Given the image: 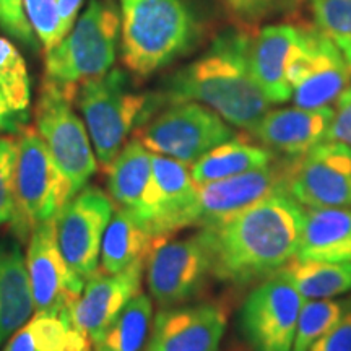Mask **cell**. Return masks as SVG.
I'll use <instances>...</instances> for the list:
<instances>
[{
  "label": "cell",
  "instance_id": "cell-1",
  "mask_svg": "<svg viewBox=\"0 0 351 351\" xmlns=\"http://www.w3.org/2000/svg\"><path fill=\"white\" fill-rule=\"evenodd\" d=\"M306 208L287 191L275 192L243 212L202 226L213 261V278L249 287L269 278L296 257Z\"/></svg>",
  "mask_w": 351,
  "mask_h": 351
},
{
  "label": "cell",
  "instance_id": "cell-2",
  "mask_svg": "<svg viewBox=\"0 0 351 351\" xmlns=\"http://www.w3.org/2000/svg\"><path fill=\"white\" fill-rule=\"evenodd\" d=\"M252 39L243 28L218 33L200 56L166 78L156 93L163 108L194 101L213 109L234 129L251 132L270 109L251 73Z\"/></svg>",
  "mask_w": 351,
  "mask_h": 351
},
{
  "label": "cell",
  "instance_id": "cell-3",
  "mask_svg": "<svg viewBox=\"0 0 351 351\" xmlns=\"http://www.w3.org/2000/svg\"><path fill=\"white\" fill-rule=\"evenodd\" d=\"M122 62L138 78L191 52L202 29L187 0H119Z\"/></svg>",
  "mask_w": 351,
  "mask_h": 351
},
{
  "label": "cell",
  "instance_id": "cell-4",
  "mask_svg": "<svg viewBox=\"0 0 351 351\" xmlns=\"http://www.w3.org/2000/svg\"><path fill=\"white\" fill-rule=\"evenodd\" d=\"M75 103L93 143L96 160L104 171L150 117L163 109L156 93L135 91L124 70L111 69L108 73L78 86Z\"/></svg>",
  "mask_w": 351,
  "mask_h": 351
},
{
  "label": "cell",
  "instance_id": "cell-5",
  "mask_svg": "<svg viewBox=\"0 0 351 351\" xmlns=\"http://www.w3.org/2000/svg\"><path fill=\"white\" fill-rule=\"evenodd\" d=\"M119 41V7L112 0H90L62 41L46 52L44 78L78 90L114 67Z\"/></svg>",
  "mask_w": 351,
  "mask_h": 351
},
{
  "label": "cell",
  "instance_id": "cell-6",
  "mask_svg": "<svg viewBox=\"0 0 351 351\" xmlns=\"http://www.w3.org/2000/svg\"><path fill=\"white\" fill-rule=\"evenodd\" d=\"M15 166V212L12 225L20 239L28 241L34 228L56 218L75 195L69 179L52 160L36 129L20 130Z\"/></svg>",
  "mask_w": 351,
  "mask_h": 351
},
{
  "label": "cell",
  "instance_id": "cell-7",
  "mask_svg": "<svg viewBox=\"0 0 351 351\" xmlns=\"http://www.w3.org/2000/svg\"><path fill=\"white\" fill-rule=\"evenodd\" d=\"M75 88L43 78L36 104V130L52 160L69 179L73 192H80L98 169L93 143L85 122L77 116Z\"/></svg>",
  "mask_w": 351,
  "mask_h": 351
},
{
  "label": "cell",
  "instance_id": "cell-8",
  "mask_svg": "<svg viewBox=\"0 0 351 351\" xmlns=\"http://www.w3.org/2000/svg\"><path fill=\"white\" fill-rule=\"evenodd\" d=\"M135 134V138L152 153L189 166L238 135L219 114L194 101L168 104L140 125Z\"/></svg>",
  "mask_w": 351,
  "mask_h": 351
},
{
  "label": "cell",
  "instance_id": "cell-9",
  "mask_svg": "<svg viewBox=\"0 0 351 351\" xmlns=\"http://www.w3.org/2000/svg\"><path fill=\"white\" fill-rule=\"evenodd\" d=\"M302 298L283 270L257 283L239 311V332L251 351H293Z\"/></svg>",
  "mask_w": 351,
  "mask_h": 351
},
{
  "label": "cell",
  "instance_id": "cell-10",
  "mask_svg": "<svg viewBox=\"0 0 351 351\" xmlns=\"http://www.w3.org/2000/svg\"><path fill=\"white\" fill-rule=\"evenodd\" d=\"M147 283L160 307L186 304L204 291L213 276V261L200 232L186 239H165L147 258Z\"/></svg>",
  "mask_w": 351,
  "mask_h": 351
},
{
  "label": "cell",
  "instance_id": "cell-11",
  "mask_svg": "<svg viewBox=\"0 0 351 351\" xmlns=\"http://www.w3.org/2000/svg\"><path fill=\"white\" fill-rule=\"evenodd\" d=\"M26 270L34 313L59 317L69 324L85 282L73 274L60 252L56 218L33 230L26 251Z\"/></svg>",
  "mask_w": 351,
  "mask_h": 351
},
{
  "label": "cell",
  "instance_id": "cell-12",
  "mask_svg": "<svg viewBox=\"0 0 351 351\" xmlns=\"http://www.w3.org/2000/svg\"><path fill=\"white\" fill-rule=\"evenodd\" d=\"M114 213V202L99 187L85 186L56 217L57 243L73 274L86 282L98 271L104 231Z\"/></svg>",
  "mask_w": 351,
  "mask_h": 351
},
{
  "label": "cell",
  "instance_id": "cell-13",
  "mask_svg": "<svg viewBox=\"0 0 351 351\" xmlns=\"http://www.w3.org/2000/svg\"><path fill=\"white\" fill-rule=\"evenodd\" d=\"M288 161L287 192L304 208L351 207V147L322 142Z\"/></svg>",
  "mask_w": 351,
  "mask_h": 351
},
{
  "label": "cell",
  "instance_id": "cell-14",
  "mask_svg": "<svg viewBox=\"0 0 351 351\" xmlns=\"http://www.w3.org/2000/svg\"><path fill=\"white\" fill-rule=\"evenodd\" d=\"M295 106H330L351 85V67L317 26H302V47L288 72Z\"/></svg>",
  "mask_w": 351,
  "mask_h": 351
},
{
  "label": "cell",
  "instance_id": "cell-15",
  "mask_svg": "<svg viewBox=\"0 0 351 351\" xmlns=\"http://www.w3.org/2000/svg\"><path fill=\"white\" fill-rule=\"evenodd\" d=\"M228 317V309L218 302L161 307L145 351H219Z\"/></svg>",
  "mask_w": 351,
  "mask_h": 351
},
{
  "label": "cell",
  "instance_id": "cell-16",
  "mask_svg": "<svg viewBox=\"0 0 351 351\" xmlns=\"http://www.w3.org/2000/svg\"><path fill=\"white\" fill-rule=\"evenodd\" d=\"M147 261L132 263L119 274L95 271L72 307L69 324L88 341H96L142 287Z\"/></svg>",
  "mask_w": 351,
  "mask_h": 351
},
{
  "label": "cell",
  "instance_id": "cell-17",
  "mask_svg": "<svg viewBox=\"0 0 351 351\" xmlns=\"http://www.w3.org/2000/svg\"><path fill=\"white\" fill-rule=\"evenodd\" d=\"M287 174L288 161L282 158L265 168L204 184L197 226L215 225L275 192L287 191Z\"/></svg>",
  "mask_w": 351,
  "mask_h": 351
},
{
  "label": "cell",
  "instance_id": "cell-18",
  "mask_svg": "<svg viewBox=\"0 0 351 351\" xmlns=\"http://www.w3.org/2000/svg\"><path fill=\"white\" fill-rule=\"evenodd\" d=\"M152 168L156 189L153 234L168 239L184 228L197 226L200 212V186L192 179L189 165L152 153Z\"/></svg>",
  "mask_w": 351,
  "mask_h": 351
},
{
  "label": "cell",
  "instance_id": "cell-19",
  "mask_svg": "<svg viewBox=\"0 0 351 351\" xmlns=\"http://www.w3.org/2000/svg\"><path fill=\"white\" fill-rule=\"evenodd\" d=\"M332 119L333 109L330 106L269 109L249 134L276 156L296 160L313 150L315 145L327 142Z\"/></svg>",
  "mask_w": 351,
  "mask_h": 351
},
{
  "label": "cell",
  "instance_id": "cell-20",
  "mask_svg": "<svg viewBox=\"0 0 351 351\" xmlns=\"http://www.w3.org/2000/svg\"><path fill=\"white\" fill-rule=\"evenodd\" d=\"M301 47L302 26L291 23L269 25L254 36L249 65L254 80L270 104H283L291 99L288 72Z\"/></svg>",
  "mask_w": 351,
  "mask_h": 351
},
{
  "label": "cell",
  "instance_id": "cell-21",
  "mask_svg": "<svg viewBox=\"0 0 351 351\" xmlns=\"http://www.w3.org/2000/svg\"><path fill=\"white\" fill-rule=\"evenodd\" d=\"M111 200L152 231L156 215V189L152 152L138 138L130 140L106 171ZM158 238V236H156Z\"/></svg>",
  "mask_w": 351,
  "mask_h": 351
},
{
  "label": "cell",
  "instance_id": "cell-22",
  "mask_svg": "<svg viewBox=\"0 0 351 351\" xmlns=\"http://www.w3.org/2000/svg\"><path fill=\"white\" fill-rule=\"evenodd\" d=\"M295 258L351 263V207L306 208Z\"/></svg>",
  "mask_w": 351,
  "mask_h": 351
},
{
  "label": "cell",
  "instance_id": "cell-23",
  "mask_svg": "<svg viewBox=\"0 0 351 351\" xmlns=\"http://www.w3.org/2000/svg\"><path fill=\"white\" fill-rule=\"evenodd\" d=\"M33 313L28 270L20 244L0 239V345L19 332Z\"/></svg>",
  "mask_w": 351,
  "mask_h": 351
},
{
  "label": "cell",
  "instance_id": "cell-24",
  "mask_svg": "<svg viewBox=\"0 0 351 351\" xmlns=\"http://www.w3.org/2000/svg\"><path fill=\"white\" fill-rule=\"evenodd\" d=\"M163 241L124 210L116 207L101 244V271L119 274L132 263L147 261L153 249Z\"/></svg>",
  "mask_w": 351,
  "mask_h": 351
},
{
  "label": "cell",
  "instance_id": "cell-25",
  "mask_svg": "<svg viewBox=\"0 0 351 351\" xmlns=\"http://www.w3.org/2000/svg\"><path fill=\"white\" fill-rule=\"evenodd\" d=\"M276 161V155L261 143H252L243 137H232L213 150L205 153L200 160L189 166L192 179L204 184L231 178L247 171L265 168Z\"/></svg>",
  "mask_w": 351,
  "mask_h": 351
},
{
  "label": "cell",
  "instance_id": "cell-26",
  "mask_svg": "<svg viewBox=\"0 0 351 351\" xmlns=\"http://www.w3.org/2000/svg\"><path fill=\"white\" fill-rule=\"evenodd\" d=\"M282 270L304 300H333L351 291V263L293 258Z\"/></svg>",
  "mask_w": 351,
  "mask_h": 351
},
{
  "label": "cell",
  "instance_id": "cell-27",
  "mask_svg": "<svg viewBox=\"0 0 351 351\" xmlns=\"http://www.w3.org/2000/svg\"><path fill=\"white\" fill-rule=\"evenodd\" d=\"M153 317L150 296L138 293L91 345L95 351H142L150 337Z\"/></svg>",
  "mask_w": 351,
  "mask_h": 351
},
{
  "label": "cell",
  "instance_id": "cell-28",
  "mask_svg": "<svg viewBox=\"0 0 351 351\" xmlns=\"http://www.w3.org/2000/svg\"><path fill=\"white\" fill-rule=\"evenodd\" d=\"M0 90L12 111L26 122L32 106V78L19 47L3 36H0Z\"/></svg>",
  "mask_w": 351,
  "mask_h": 351
},
{
  "label": "cell",
  "instance_id": "cell-29",
  "mask_svg": "<svg viewBox=\"0 0 351 351\" xmlns=\"http://www.w3.org/2000/svg\"><path fill=\"white\" fill-rule=\"evenodd\" d=\"M345 300H304L298 317L293 351H307L315 340L330 328L343 314Z\"/></svg>",
  "mask_w": 351,
  "mask_h": 351
},
{
  "label": "cell",
  "instance_id": "cell-30",
  "mask_svg": "<svg viewBox=\"0 0 351 351\" xmlns=\"http://www.w3.org/2000/svg\"><path fill=\"white\" fill-rule=\"evenodd\" d=\"M314 23L339 47L351 67V0H307Z\"/></svg>",
  "mask_w": 351,
  "mask_h": 351
},
{
  "label": "cell",
  "instance_id": "cell-31",
  "mask_svg": "<svg viewBox=\"0 0 351 351\" xmlns=\"http://www.w3.org/2000/svg\"><path fill=\"white\" fill-rule=\"evenodd\" d=\"M26 19L44 51H51L64 39L56 0H23Z\"/></svg>",
  "mask_w": 351,
  "mask_h": 351
},
{
  "label": "cell",
  "instance_id": "cell-32",
  "mask_svg": "<svg viewBox=\"0 0 351 351\" xmlns=\"http://www.w3.org/2000/svg\"><path fill=\"white\" fill-rule=\"evenodd\" d=\"M38 315V351H86L90 346L85 337L59 317Z\"/></svg>",
  "mask_w": 351,
  "mask_h": 351
},
{
  "label": "cell",
  "instance_id": "cell-33",
  "mask_svg": "<svg viewBox=\"0 0 351 351\" xmlns=\"http://www.w3.org/2000/svg\"><path fill=\"white\" fill-rule=\"evenodd\" d=\"M19 142L12 137H0V226L12 221L15 212V166Z\"/></svg>",
  "mask_w": 351,
  "mask_h": 351
},
{
  "label": "cell",
  "instance_id": "cell-34",
  "mask_svg": "<svg viewBox=\"0 0 351 351\" xmlns=\"http://www.w3.org/2000/svg\"><path fill=\"white\" fill-rule=\"evenodd\" d=\"M0 29L29 49H38L39 41L26 19L23 0H0Z\"/></svg>",
  "mask_w": 351,
  "mask_h": 351
},
{
  "label": "cell",
  "instance_id": "cell-35",
  "mask_svg": "<svg viewBox=\"0 0 351 351\" xmlns=\"http://www.w3.org/2000/svg\"><path fill=\"white\" fill-rule=\"evenodd\" d=\"M307 351H351V296L346 298L341 317Z\"/></svg>",
  "mask_w": 351,
  "mask_h": 351
},
{
  "label": "cell",
  "instance_id": "cell-36",
  "mask_svg": "<svg viewBox=\"0 0 351 351\" xmlns=\"http://www.w3.org/2000/svg\"><path fill=\"white\" fill-rule=\"evenodd\" d=\"M327 142H339L351 147V85L346 86L337 99Z\"/></svg>",
  "mask_w": 351,
  "mask_h": 351
},
{
  "label": "cell",
  "instance_id": "cell-37",
  "mask_svg": "<svg viewBox=\"0 0 351 351\" xmlns=\"http://www.w3.org/2000/svg\"><path fill=\"white\" fill-rule=\"evenodd\" d=\"M39 340V324L38 315L34 314L19 332H15L10 339L7 340V345L3 351H38Z\"/></svg>",
  "mask_w": 351,
  "mask_h": 351
},
{
  "label": "cell",
  "instance_id": "cell-38",
  "mask_svg": "<svg viewBox=\"0 0 351 351\" xmlns=\"http://www.w3.org/2000/svg\"><path fill=\"white\" fill-rule=\"evenodd\" d=\"M23 124H26V122L20 119L12 111L5 96H3L2 90H0V134H20V130L23 129Z\"/></svg>",
  "mask_w": 351,
  "mask_h": 351
},
{
  "label": "cell",
  "instance_id": "cell-39",
  "mask_svg": "<svg viewBox=\"0 0 351 351\" xmlns=\"http://www.w3.org/2000/svg\"><path fill=\"white\" fill-rule=\"evenodd\" d=\"M57 7H59L60 15V25H62V34L65 36L70 29H72L73 23H75L78 13L85 0H56Z\"/></svg>",
  "mask_w": 351,
  "mask_h": 351
},
{
  "label": "cell",
  "instance_id": "cell-40",
  "mask_svg": "<svg viewBox=\"0 0 351 351\" xmlns=\"http://www.w3.org/2000/svg\"><path fill=\"white\" fill-rule=\"evenodd\" d=\"M226 2V5L231 8L232 12L236 13V15H238V10H239V3H241V0H225Z\"/></svg>",
  "mask_w": 351,
  "mask_h": 351
},
{
  "label": "cell",
  "instance_id": "cell-41",
  "mask_svg": "<svg viewBox=\"0 0 351 351\" xmlns=\"http://www.w3.org/2000/svg\"><path fill=\"white\" fill-rule=\"evenodd\" d=\"M86 351H90V346H88V348H86Z\"/></svg>",
  "mask_w": 351,
  "mask_h": 351
}]
</instances>
